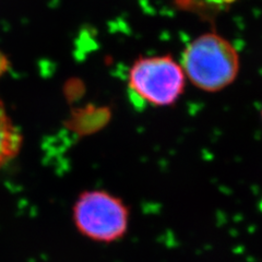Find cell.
Returning a JSON list of instances; mask_svg holds the SVG:
<instances>
[{
	"instance_id": "cell-1",
	"label": "cell",
	"mask_w": 262,
	"mask_h": 262,
	"mask_svg": "<svg viewBox=\"0 0 262 262\" xmlns=\"http://www.w3.org/2000/svg\"><path fill=\"white\" fill-rule=\"evenodd\" d=\"M180 64L194 86L217 92L235 81L239 71V55L223 36L206 33L186 47Z\"/></svg>"
},
{
	"instance_id": "cell-4",
	"label": "cell",
	"mask_w": 262,
	"mask_h": 262,
	"mask_svg": "<svg viewBox=\"0 0 262 262\" xmlns=\"http://www.w3.org/2000/svg\"><path fill=\"white\" fill-rule=\"evenodd\" d=\"M23 136L0 100V168L14 160L21 151Z\"/></svg>"
},
{
	"instance_id": "cell-5",
	"label": "cell",
	"mask_w": 262,
	"mask_h": 262,
	"mask_svg": "<svg viewBox=\"0 0 262 262\" xmlns=\"http://www.w3.org/2000/svg\"><path fill=\"white\" fill-rule=\"evenodd\" d=\"M236 2V0H215V3H219V4H225V5H228V4H232Z\"/></svg>"
},
{
	"instance_id": "cell-7",
	"label": "cell",
	"mask_w": 262,
	"mask_h": 262,
	"mask_svg": "<svg viewBox=\"0 0 262 262\" xmlns=\"http://www.w3.org/2000/svg\"><path fill=\"white\" fill-rule=\"evenodd\" d=\"M261 114H262V113H261Z\"/></svg>"
},
{
	"instance_id": "cell-3",
	"label": "cell",
	"mask_w": 262,
	"mask_h": 262,
	"mask_svg": "<svg viewBox=\"0 0 262 262\" xmlns=\"http://www.w3.org/2000/svg\"><path fill=\"white\" fill-rule=\"evenodd\" d=\"M130 211L125 201L107 190L81 192L72 206V222L80 235L100 243L120 241L129 228Z\"/></svg>"
},
{
	"instance_id": "cell-6",
	"label": "cell",
	"mask_w": 262,
	"mask_h": 262,
	"mask_svg": "<svg viewBox=\"0 0 262 262\" xmlns=\"http://www.w3.org/2000/svg\"><path fill=\"white\" fill-rule=\"evenodd\" d=\"M0 60H2V55H0ZM4 62H0V66H2Z\"/></svg>"
},
{
	"instance_id": "cell-2",
	"label": "cell",
	"mask_w": 262,
	"mask_h": 262,
	"mask_svg": "<svg viewBox=\"0 0 262 262\" xmlns=\"http://www.w3.org/2000/svg\"><path fill=\"white\" fill-rule=\"evenodd\" d=\"M128 90L140 106L165 107L174 105L185 91L186 76L173 57H139L128 73Z\"/></svg>"
}]
</instances>
